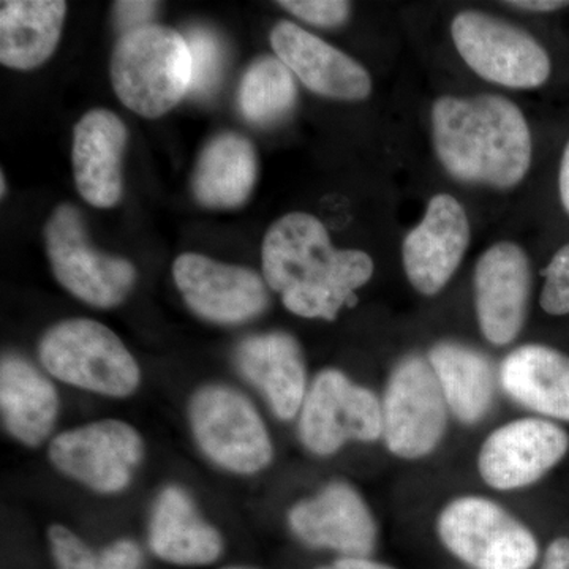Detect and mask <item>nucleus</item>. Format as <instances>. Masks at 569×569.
Returning a JSON list of instances; mask_svg holds the SVG:
<instances>
[{
  "label": "nucleus",
  "instance_id": "obj_1",
  "mask_svg": "<svg viewBox=\"0 0 569 569\" xmlns=\"http://www.w3.org/2000/svg\"><path fill=\"white\" fill-rule=\"evenodd\" d=\"M263 277L295 316L332 321L373 276L370 254L336 249L323 222L290 212L271 224L261 247Z\"/></svg>",
  "mask_w": 569,
  "mask_h": 569
},
{
  "label": "nucleus",
  "instance_id": "obj_2",
  "mask_svg": "<svg viewBox=\"0 0 569 569\" xmlns=\"http://www.w3.org/2000/svg\"><path fill=\"white\" fill-rule=\"evenodd\" d=\"M438 162L460 182L512 189L529 174L533 142L518 104L496 93L440 97L432 107Z\"/></svg>",
  "mask_w": 569,
  "mask_h": 569
},
{
  "label": "nucleus",
  "instance_id": "obj_3",
  "mask_svg": "<svg viewBox=\"0 0 569 569\" xmlns=\"http://www.w3.org/2000/svg\"><path fill=\"white\" fill-rule=\"evenodd\" d=\"M110 74L116 96L129 110L160 118L189 93V44L181 33L159 24L122 33L112 51Z\"/></svg>",
  "mask_w": 569,
  "mask_h": 569
},
{
  "label": "nucleus",
  "instance_id": "obj_4",
  "mask_svg": "<svg viewBox=\"0 0 569 569\" xmlns=\"http://www.w3.org/2000/svg\"><path fill=\"white\" fill-rule=\"evenodd\" d=\"M40 359L63 383L110 397L132 395L140 367L107 326L74 318L52 326L40 342Z\"/></svg>",
  "mask_w": 569,
  "mask_h": 569
},
{
  "label": "nucleus",
  "instance_id": "obj_5",
  "mask_svg": "<svg viewBox=\"0 0 569 569\" xmlns=\"http://www.w3.org/2000/svg\"><path fill=\"white\" fill-rule=\"evenodd\" d=\"M437 531L452 556L477 569H531L538 561V541L529 527L489 498L449 501Z\"/></svg>",
  "mask_w": 569,
  "mask_h": 569
},
{
  "label": "nucleus",
  "instance_id": "obj_6",
  "mask_svg": "<svg viewBox=\"0 0 569 569\" xmlns=\"http://www.w3.org/2000/svg\"><path fill=\"white\" fill-rule=\"evenodd\" d=\"M43 236L56 279L86 305L111 309L122 305L133 290L134 266L126 258L96 249L73 204H61L52 211Z\"/></svg>",
  "mask_w": 569,
  "mask_h": 569
},
{
  "label": "nucleus",
  "instance_id": "obj_7",
  "mask_svg": "<svg viewBox=\"0 0 569 569\" xmlns=\"http://www.w3.org/2000/svg\"><path fill=\"white\" fill-rule=\"evenodd\" d=\"M383 440L400 459L432 455L448 429L449 408L429 359L408 355L397 362L381 399Z\"/></svg>",
  "mask_w": 569,
  "mask_h": 569
},
{
  "label": "nucleus",
  "instance_id": "obj_8",
  "mask_svg": "<svg viewBox=\"0 0 569 569\" xmlns=\"http://www.w3.org/2000/svg\"><path fill=\"white\" fill-rule=\"evenodd\" d=\"M451 37L460 58L482 80L509 89H537L549 80V52L518 26L466 10L452 20Z\"/></svg>",
  "mask_w": 569,
  "mask_h": 569
},
{
  "label": "nucleus",
  "instance_id": "obj_9",
  "mask_svg": "<svg viewBox=\"0 0 569 569\" xmlns=\"http://www.w3.org/2000/svg\"><path fill=\"white\" fill-rule=\"evenodd\" d=\"M190 422L206 456L234 473H258L274 458L263 419L233 388L200 389L190 402Z\"/></svg>",
  "mask_w": 569,
  "mask_h": 569
},
{
  "label": "nucleus",
  "instance_id": "obj_10",
  "mask_svg": "<svg viewBox=\"0 0 569 569\" xmlns=\"http://www.w3.org/2000/svg\"><path fill=\"white\" fill-rule=\"evenodd\" d=\"M298 430L317 456L335 455L348 441L372 443L383 437L381 400L340 370L326 369L307 391Z\"/></svg>",
  "mask_w": 569,
  "mask_h": 569
},
{
  "label": "nucleus",
  "instance_id": "obj_11",
  "mask_svg": "<svg viewBox=\"0 0 569 569\" xmlns=\"http://www.w3.org/2000/svg\"><path fill=\"white\" fill-rule=\"evenodd\" d=\"M51 462L96 492H121L144 456L142 438L127 422L107 419L67 430L51 441Z\"/></svg>",
  "mask_w": 569,
  "mask_h": 569
},
{
  "label": "nucleus",
  "instance_id": "obj_12",
  "mask_svg": "<svg viewBox=\"0 0 569 569\" xmlns=\"http://www.w3.org/2000/svg\"><path fill=\"white\" fill-rule=\"evenodd\" d=\"M569 451V433L545 418H522L493 430L478 456L482 481L497 490H519L559 466Z\"/></svg>",
  "mask_w": 569,
  "mask_h": 569
},
{
  "label": "nucleus",
  "instance_id": "obj_13",
  "mask_svg": "<svg viewBox=\"0 0 569 569\" xmlns=\"http://www.w3.org/2000/svg\"><path fill=\"white\" fill-rule=\"evenodd\" d=\"M173 277L187 306L212 323H244L261 316L269 306L264 277L244 266L183 253L176 258Z\"/></svg>",
  "mask_w": 569,
  "mask_h": 569
},
{
  "label": "nucleus",
  "instance_id": "obj_14",
  "mask_svg": "<svg viewBox=\"0 0 569 569\" xmlns=\"http://www.w3.org/2000/svg\"><path fill=\"white\" fill-rule=\"evenodd\" d=\"M533 274L529 257L515 242H497L479 257L473 274L479 329L492 346H509L529 317Z\"/></svg>",
  "mask_w": 569,
  "mask_h": 569
},
{
  "label": "nucleus",
  "instance_id": "obj_15",
  "mask_svg": "<svg viewBox=\"0 0 569 569\" xmlns=\"http://www.w3.org/2000/svg\"><path fill=\"white\" fill-rule=\"evenodd\" d=\"M470 238L463 206L451 194H433L421 222L403 239L402 263L411 287L425 296L440 293L462 263Z\"/></svg>",
  "mask_w": 569,
  "mask_h": 569
},
{
  "label": "nucleus",
  "instance_id": "obj_16",
  "mask_svg": "<svg viewBox=\"0 0 569 569\" xmlns=\"http://www.w3.org/2000/svg\"><path fill=\"white\" fill-rule=\"evenodd\" d=\"M296 537L310 548L367 557L377 546V523L361 493L343 481L329 482L288 515Z\"/></svg>",
  "mask_w": 569,
  "mask_h": 569
},
{
  "label": "nucleus",
  "instance_id": "obj_17",
  "mask_svg": "<svg viewBox=\"0 0 569 569\" xmlns=\"http://www.w3.org/2000/svg\"><path fill=\"white\" fill-rule=\"evenodd\" d=\"M269 39L277 58L317 96L361 102L372 92V78L361 63L295 22H277Z\"/></svg>",
  "mask_w": 569,
  "mask_h": 569
},
{
  "label": "nucleus",
  "instance_id": "obj_18",
  "mask_svg": "<svg viewBox=\"0 0 569 569\" xmlns=\"http://www.w3.org/2000/svg\"><path fill=\"white\" fill-rule=\"evenodd\" d=\"M129 132L114 112L97 108L86 112L73 130L74 182L82 200L110 209L121 201L122 160Z\"/></svg>",
  "mask_w": 569,
  "mask_h": 569
},
{
  "label": "nucleus",
  "instance_id": "obj_19",
  "mask_svg": "<svg viewBox=\"0 0 569 569\" xmlns=\"http://www.w3.org/2000/svg\"><path fill=\"white\" fill-rule=\"evenodd\" d=\"M242 376L263 392L280 419H293L307 396L306 359L301 346L287 332L249 337L236 350Z\"/></svg>",
  "mask_w": 569,
  "mask_h": 569
},
{
  "label": "nucleus",
  "instance_id": "obj_20",
  "mask_svg": "<svg viewBox=\"0 0 569 569\" xmlns=\"http://www.w3.org/2000/svg\"><path fill=\"white\" fill-rule=\"evenodd\" d=\"M498 380L519 406L569 422V356L557 348L541 343L516 348L501 362Z\"/></svg>",
  "mask_w": 569,
  "mask_h": 569
},
{
  "label": "nucleus",
  "instance_id": "obj_21",
  "mask_svg": "<svg viewBox=\"0 0 569 569\" xmlns=\"http://www.w3.org/2000/svg\"><path fill=\"white\" fill-rule=\"evenodd\" d=\"M430 366L436 372L449 411L463 425L482 421L496 402L497 383H500L492 361L455 340H443L430 348Z\"/></svg>",
  "mask_w": 569,
  "mask_h": 569
},
{
  "label": "nucleus",
  "instance_id": "obj_22",
  "mask_svg": "<svg viewBox=\"0 0 569 569\" xmlns=\"http://www.w3.org/2000/svg\"><path fill=\"white\" fill-rule=\"evenodd\" d=\"M149 545L160 559L176 565H208L219 559L223 542L194 508L192 498L170 486L153 507Z\"/></svg>",
  "mask_w": 569,
  "mask_h": 569
},
{
  "label": "nucleus",
  "instance_id": "obj_23",
  "mask_svg": "<svg viewBox=\"0 0 569 569\" xmlns=\"http://www.w3.org/2000/svg\"><path fill=\"white\" fill-rule=\"evenodd\" d=\"M0 407L7 430L28 447L50 436L59 411V397L47 377L17 355L0 365Z\"/></svg>",
  "mask_w": 569,
  "mask_h": 569
},
{
  "label": "nucleus",
  "instance_id": "obj_24",
  "mask_svg": "<svg viewBox=\"0 0 569 569\" xmlns=\"http://www.w3.org/2000/svg\"><path fill=\"white\" fill-rule=\"evenodd\" d=\"M67 3L62 0H3L0 3V62L33 70L54 54Z\"/></svg>",
  "mask_w": 569,
  "mask_h": 569
},
{
  "label": "nucleus",
  "instance_id": "obj_25",
  "mask_svg": "<svg viewBox=\"0 0 569 569\" xmlns=\"http://www.w3.org/2000/svg\"><path fill=\"white\" fill-rule=\"evenodd\" d=\"M258 179L252 142L238 133H220L206 144L193 174L198 203L209 209H236L247 203Z\"/></svg>",
  "mask_w": 569,
  "mask_h": 569
},
{
  "label": "nucleus",
  "instance_id": "obj_26",
  "mask_svg": "<svg viewBox=\"0 0 569 569\" xmlns=\"http://www.w3.org/2000/svg\"><path fill=\"white\" fill-rule=\"evenodd\" d=\"M239 110L258 127L283 121L298 100L293 71L279 58L263 56L246 70L239 86Z\"/></svg>",
  "mask_w": 569,
  "mask_h": 569
},
{
  "label": "nucleus",
  "instance_id": "obj_27",
  "mask_svg": "<svg viewBox=\"0 0 569 569\" xmlns=\"http://www.w3.org/2000/svg\"><path fill=\"white\" fill-rule=\"evenodd\" d=\"M190 58H192V81L189 93L192 99L206 100L216 96L223 78L224 47L216 32L206 28L187 31Z\"/></svg>",
  "mask_w": 569,
  "mask_h": 569
},
{
  "label": "nucleus",
  "instance_id": "obj_28",
  "mask_svg": "<svg viewBox=\"0 0 569 569\" xmlns=\"http://www.w3.org/2000/svg\"><path fill=\"white\" fill-rule=\"evenodd\" d=\"M542 274H545V287L541 291L542 310L553 317L568 316L569 244L557 250Z\"/></svg>",
  "mask_w": 569,
  "mask_h": 569
},
{
  "label": "nucleus",
  "instance_id": "obj_29",
  "mask_svg": "<svg viewBox=\"0 0 569 569\" xmlns=\"http://www.w3.org/2000/svg\"><path fill=\"white\" fill-rule=\"evenodd\" d=\"M277 3L317 28H339L346 24L351 13V3L343 0H282Z\"/></svg>",
  "mask_w": 569,
  "mask_h": 569
},
{
  "label": "nucleus",
  "instance_id": "obj_30",
  "mask_svg": "<svg viewBox=\"0 0 569 569\" xmlns=\"http://www.w3.org/2000/svg\"><path fill=\"white\" fill-rule=\"evenodd\" d=\"M48 537L59 569H97L99 559L73 531L63 526H52Z\"/></svg>",
  "mask_w": 569,
  "mask_h": 569
},
{
  "label": "nucleus",
  "instance_id": "obj_31",
  "mask_svg": "<svg viewBox=\"0 0 569 569\" xmlns=\"http://www.w3.org/2000/svg\"><path fill=\"white\" fill-rule=\"evenodd\" d=\"M159 3L157 2H116L114 13L116 21H118L119 28L122 32L134 31V29L144 28V26L151 24L153 14L157 13Z\"/></svg>",
  "mask_w": 569,
  "mask_h": 569
},
{
  "label": "nucleus",
  "instance_id": "obj_32",
  "mask_svg": "<svg viewBox=\"0 0 569 569\" xmlns=\"http://www.w3.org/2000/svg\"><path fill=\"white\" fill-rule=\"evenodd\" d=\"M141 563V550L129 539L112 542L110 548L103 550L97 569H138Z\"/></svg>",
  "mask_w": 569,
  "mask_h": 569
},
{
  "label": "nucleus",
  "instance_id": "obj_33",
  "mask_svg": "<svg viewBox=\"0 0 569 569\" xmlns=\"http://www.w3.org/2000/svg\"><path fill=\"white\" fill-rule=\"evenodd\" d=\"M539 569H569V538H557L550 542Z\"/></svg>",
  "mask_w": 569,
  "mask_h": 569
},
{
  "label": "nucleus",
  "instance_id": "obj_34",
  "mask_svg": "<svg viewBox=\"0 0 569 569\" xmlns=\"http://www.w3.org/2000/svg\"><path fill=\"white\" fill-rule=\"evenodd\" d=\"M505 3L515 7V9L533 11V13H550V11L569 7V2H565V0H516V2Z\"/></svg>",
  "mask_w": 569,
  "mask_h": 569
},
{
  "label": "nucleus",
  "instance_id": "obj_35",
  "mask_svg": "<svg viewBox=\"0 0 569 569\" xmlns=\"http://www.w3.org/2000/svg\"><path fill=\"white\" fill-rule=\"evenodd\" d=\"M320 569H396L389 567V565L380 563V561L367 559V557H342Z\"/></svg>",
  "mask_w": 569,
  "mask_h": 569
},
{
  "label": "nucleus",
  "instance_id": "obj_36",
  "mask_svg": "<svg viewBox=\"0 0 569 569\" xmlns=\"http://www.w3.org/2000/svg\"><path fill=\"white\" fill-rule=\"evenodd\" d=\"M559 192L561 204H563V209L569 216V140L567 146H565L563 156H561Z\"/></svg>",
  "mask_w": 569,
  "mask_h": 569
},
{
  "label": "nucleus",
  "instance_id": "obj_37",
  "mask_svg": "<svg viewBox=\"0 0 569 569\" xmlns=\"http://www.w3.org/2000/svg\"><path fill=\"white\" fill-rule=\"evenodd\" d=\"M0 189H2V198L6 197V189H7V183H6V176H0Z\"/></svg>",
  "mask_w": 569,
  "mask_h": 569
},
{
  "label": "nucleus",
  "instance_id": "obj_38",
  "mask_svg": "<svg viewBox=\"0 0 569 569\" xmlns=\"http://www.w3.org/2000/svg\"><path fill=\"white\" fill-rule=\"evenodd\" d=\"M230 569H241V568H230Z\"/></svg>",
  "mask_w": 569,
  "mask_h": 569
}]
</instances>
